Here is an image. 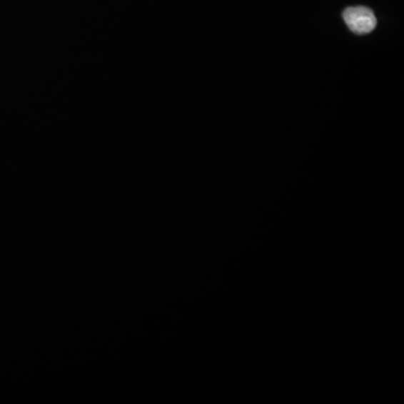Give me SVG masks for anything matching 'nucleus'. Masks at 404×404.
I'll list each match as a JSON object with an SVG mask.
<instances>
[{
    "label": "nucleus",
    "instance_id": "1",
    "mask_svg": "<svg viewBox=\"0 0 404 404\" xmlns=\"http://www.w3.org/2000/svg\"><path fill=\"white\" fill-rule=\"evenodd\" d=\"M343 19L348 29L358 35L368 34L378 24L374 13L364 6L348 7L343 13Z\"/></svg>",
    "mask_w": 404,
    "mask_h": 404
}]
</instances>
